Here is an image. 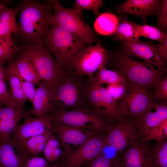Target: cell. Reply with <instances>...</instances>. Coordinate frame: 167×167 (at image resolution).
I'll use <instances>...</instances> for the list:
<instances>
[{"mask_svg":"<svg viewBox=\"0 0 167 167\" xmlns=\"http://www.w3.org/2000/svg\"><path fill=\"white\" fill-rule=\"evenodd\" d=\"M38 85L32 103L33 108L25 112V117L32 115L39 117L48 114L55 109L51 99L50 91L48 86L41 80Z\"/></svg>","mask_w":167,"mask_h":167,"instance_id":"obj_19","label":"cell"},{"mask_svg":"<svg viewBox=\"0 0 167 167\" xmlns=\"http://www.w3.org/2000/svg\"><path fill=\"white\" fill-rule=\"evenodd\" d=\"M155 99L153 92L128 81L125 94L117 103L120 119L127 118L135 122Z\"/></svg>","mask_w":167,"mask_h":167,"instance_id":"obj_7","label":"cell"},{"mask_svg":"<svg viewBox=\"0 0 167 167\" xmlns=\"http://www.w3.org/2000/svg\"><path fill=\"white\" fill-rule=\"evenodd\" d=\"M18 11L16 7L13 9L8 8L0 4V22L8 24L17 29L16 15Z\"/></svg>","mask_w":167,"mask_h":167,"instance_id":"obj_33","label":"cell"},{"mask_svg":"<svg viewBox=\"0 0 167 167\" xmlns=\"http://www.w3.org/2000/svg\"><path fill=\"white\" fill-rule=\"evenodd\" d=\"M21 49L27 55L49 89L56 82L62 70L51 54L43 45L22 43Z\"/></svg>","mask_w":167,"mask_h":167,"instance_id":"obj_9","label":"cell"},{"mask_svg":"<svg viewBox=\"0 0 167 167\" xmlns=\"http://www.w3.org/2000/svg\"><path fill=\"white\" fill-rule=\"evenodd\" d=\"M51 122V129L60 141L65 153L80 147L96 132L58 122Z\"/></svg>","mask_w":167,"mask_h":167,"instance_id":"obj_13","label":"cell"},{"mask_svg":"<svg viewBox=\"0 0 167 167\" xmlns=\"http://www.w3.org/2000/svg\"><path fill=\"white\" fill-rule=\"evenodd\" d=\"M20 51V48L17 46L0 47V64L4 65L6 62L13 60Z\"/></svg>","mask_w":167,"mask_h":167,"instance_id":"obj_35","label":"cell"},{"mask_svg":"<svg viewBox=\"0 0 167 167\" xmlns=\"http://www.w3.org/2000/svg\"><path fill=\"white\" fill-rule=\"evenodd\" d=\"M11 45H8L3 39L0 37V47H5Z\"/></svg>","mask_w":167,"mask_h":167,"instance_id":"obj_45","label":"cell"},{"mask_svg":"<svg viewBox=\"0 0 167 167\" xmlns=\"http://www.w3.org/2000/svg\"><path fill=\"white\" fill-rule=\"evenodd\" d=\"M28 158L16 153L11 143L0 141V167H23Z\"/></svg>","mask_w":167,"mask_h":167,"instance_id":"obj_23","label":"cell"},{"mask_svg":"<svg viewBox=\"0 0 167 167\" xmlns=\"http://www.w3.org/2000/svg\"><path fill=\"white\" fill-rule=\"evenodd\" d=\"M62 153V151L60 147L55 148L52 154L51 162L56 161L61 155Z\"/></svg>","mask_w":167,"mask_h":167,"instance_id":"obj_44","label":"cell"},{"mask_svg":"<svg viewBox=\"0 0 167 167\" xmlns=\"http://www.w3.org/2000/svg\"><path fill=\"white\" fill-rule=\"evenodd\" d=\"M101 100L99 112L102 114L109 122H113L120 119L117 106L114 103L107 90L100 86Z\"/></svg>","mask_w":167,"mask_h":167,"instance_id":"obj_26","label":"cell"},{"mask_svg":"<svg viewBox=\"0 0 167 167\" xmlns=\"http://www.w3.org/2000/svg\"><path fill=\"white\" fill-rule=\"evenodd\" d=\"M54 165H55L56 166H57L58 167H62V166L61 165H57V164H55Z\"/></svg>","mask_w":167,"mask_h":167,"instance_id":"obj_46","label":"cell"},{"mask_svg":"<svg viewBox=\"0 0 167 167\" xmlns=\"http://www.w3.org/2000/svg\"><path fill=\"white\" fill-rule=\"evenodd\" d=\"M122 42L125 54L140 58L160 71H166L165 62L158 53L156 45L151 42H143L140 40Z\"/></svg>","mask_w":167,"mask_h":167,"instance_id":"obj_14","label":"cell"},{"mask_svg":"<svg viewBox=\"0 0 167 167\" xmlns=\"http://www.w3.org/2000/svg\"><path fill=\"white\" fill-rule=\"evenodd\" d=\"M139 36H144L148 38L162 43L167 40V34L164 33L160 29L144 23L139 24L138 28Z\"/></svg>","mask_w":167,"mask_h":167,"instance_id":"obj_29","label":"cell"},{"mask_svg":"<svg viewBox=\"0 0 167 167\" xmlns=\"http://www.w3.org/2000/svg\"><path fill=\"white\" fill-rule=\"evenodd\" d=\"M35 84L29 81L23 80L22 83V87L24 95L27 100L32 103L36 95L37 88Z\"/></svg>","mask_w":167,"mask_h":167,"instance_id":"obj_41","label":"cell"},{"mask_svg":"<svg viewBox=\"0 0 167 167\" xmlns=\"http://www.w3.org/2000/svg\"><path fill=\"white\" fill-rule=\"evenodd\" d=\"M23 167H49V166L45 159L40 156H36L28 157Z\"/></svg>","mask_w":167,"mask_h":167,"instance_id":"obj_42","label":"cell"},{"mask_svg":"<svg viewBox=\"0 0 167 167\" xmlns=\"http://www.w3.org/2000/svg\"><path fill=\"white\" fill-rule=\"evenodd\" d=\"M160 2L158 24L162 30H166L167 28V1L162 0Z\"/></svg>","mask_w":167,"mask_h":167,"instance_id":"obj_40","label":"cell"},{"mask_svg":"<svg viewBox=\"0 0 167 167\" xmlns=\"http://www.w3.org/2000/svg\"><path fill=\"white\" fill-rule=\"evenodd\" d=\"M160 2L157 0H128L117 7L118 14H129L144 19L159 12Z\"/></svg>","mask_w":167,"mask_h":167,"instance_id":"obj_18","label":"cell"},{"mask_svg":"<svg viewBox=\"0 0 167 167\" xmlns=\"http://www.w3.org/2000/svg\"><path fill=\"white\" fill-rule=\"evenodd\" d=\"M112 123L107 127L106 141L107 145L117 152H123L140 137L138 127L134 121L123 118Z\"/></svg>","mask_w":167,"mask_h":167,"instance_id":"obj_10","label":"cell"},{"mask_svg":"<svg viewBox=\"0 0 167 167\" xmlns=\"http://www.w3.org/2000/svg\"><path fill=\"white\" fill-rule=\"evenodd\" d=\"M118 22V18L109 13L101 14L94 24L95 31L102 35H109L115 32Z\"/></svg>","mask_w":167,"mask_h":167,"instance_id":"obj_27","label":"cell"},{"mask_svg":"<svg viewBox=\"0 0 167 167\" xmlns=\"http://www.w3.org/2000/svg\"><path fill=\"white\" fill-rule=\"evenodd\" d=\"M58 147H59V140L53 133L47 140L43 152L48 162H51L52 152L55 148Z\"/></svg>","mask_w":167,"mask_h":167,"instance_id":"obj_39","label":"cell"},{"mask_svg":"<svg viewBox=\"0 0 167 167\" xmlns=\"http://www.w3.org/2000/svg\"><path fill=\"white\" fill-rule=\"evenodd\" d=\"M118 18L114 39L123 41L135 42L140 40L138 33L139 24L132 22L125 16Z\"/></svg>","mask_w":167,"mask_h":167,"instance_id":"obj_22","label":"cell"},{"mask_svg":"<svg viewBox=\"0 0 167 167\" xmlns=\"http://www.w3.org/2000/svg\"><path fill=\"white\" fill-rule=\"evenodd\" d=\"M109 59V52L99 43L89 45L72 57L65 68L77 75H87L92 81L94 73L105 66Z\"/></svg>","mask_w":167,"mask_h":167,"instance_id":"obj_8","label":"cell"},{"mask_svg":"<svg viewBox=\"0 0 167 167\" xmlns=\"http://www.w3.org/2000/svg\"><path fill=\"white\" fill-rule=\"evenodd\" d=\"M90 81L87 75L62 69L56 82L49 89L55 109L68 110L90 106L88 95Z\"/></svg>","mask_w":167,"mask_h":167,"instance_id":"obj_2","label":"cell"},{"mask_svg":"<svg viewBox=\"0 0 167 167\" xmlns=\"http://www.w3.org/2000/svg\"><path fill=\"white\" fill-rule=\"evenodd\" d=\"M16 8L19 22L15 34L22 43L43 45L49 31L52 6L33 0H23Z\"/></svg>","mask_w":167,"mask_h":167,"instance_id":"obj_1","label":"cell"},{"mask_svg":"<svg viewBox=\"0 0 167 167\" xmlns=\"http://www.w3.org/2000/svg\"><path fill=\"white\" fill-rule=\"evenodd\" d=\"M150 167H167V141H156L150 146Z\"/></svg>","mask_w":167,"mask_h":167,"instance_id":"obj_28","label":"cell"},{"mask_svg":"<svg viewBox=\"0 0 167 167\" xmlns=\"http://www.w3.org/2000/svg\"><path fill=\"white\" fill-rule=\"evenodd\" d=\"M91 81L99 86L105 84H125L128 83L127 80L122 75L114 70L108 69L105 66L98 70Z\"/></svg>","mask_w":167,"mask_h":167,"instance_id":"obj_25","label":"cell"},{"mask_svg":"<svg viewBox=\"0 0 167 167\" xmlns=\"http://www.w3.org/2000/svg\"><path fill=\"white\" fill-rule=\"evenodd\" d=\"M16 126L11 135V144L16 150L23 142L51 129L52 122L48 114L35 117L26 116Z\"/></svg>","mask_w":167,"mask_h":167,"instance_id":"obj_12","label":"cell"},{"mask_svg":"<svg viewBox=\"0 0 167 167\" xmlns=\"http://www.w3.org/2000/svg\"><path fill=\"white\" fill-rule=\"evenodd\" d=\"M12 60L9 62L6 66L4 68L6 78L9 83V92L11 97L19 108L24 109L27 100L22 87V83L24 79L15 67Z\"/></svg>","mask_w":167,"mask_h":167,"instance_id":"obj_20","label":"cell"},{"mask_svg":"<svg viewBox=\"0 0 167 167\" xmlns=\"http://www.w3.org/2000/svg\"><path fill=\"white\" fill-rule=\"evenodd\" d=\"M166 119L167 101L155 99L135 122L140 137L144 139L152 128Z\"/></svg>","mask_w":167,"mask_h":167,"instance_id":"obj_15","label":"cell"},{"mask_svg":"<svg viewBox=\"0 0 167 167\" xmlns=\"http://www.w3.org/2000/svg\"><path fill=\"white\" fill-rule=\"evenodd\" d=\"M12 61L20 75L24 80L30 82L35 85L38 84L41 80V76L24 51L21 49L19 54Z\"/></svg>","mask_w":167,"mask_h":167,"instance_id":"obj_21","label":"cell"},{"mask_svg":"<svg viewBox=\"0 0 167 167\" xmlns=\"http://www.w3.org/2000/svg\"><path fill=\"white\" fill-rule=\"evenodd\" d=\"M53 133L52 129H47L41 134L30 138L21 143L16 150L17 153L29 157L33 156L37 147L46 143Z\"/></svg>","mask_w":167,"mask_h":167,"instance_id":"obj_24","label":"cell"},{"mask_svg":"<svg viewBox=\"0 0 167 167\" xmlns=\"http://www.w3.org/2000/svg\"><path fill=\"white\" fill-rule=\"evenodd\" d=\"M96 132L84 144L65 153L63 167H82L103 153L107 145L105 137Z\"/></svg>","mask_w":167,"mask_h":167,"instance_id":"obj_11","label":"cell"},{"mask_svg":"<svg viewBox=\"0 0 167 167\" xmlns=\"http://www.w3.org/2000/svg\"><path fill=\"white\" fill-rule=\"evenodd\" d=\"M74 4L75 8L79 11L90 10L95 15L98 14L100 7L104 6L101 0H76Z\"/></svg>","mask_w":167,"mask_h":167,"instance_id":"obj_34","label":"cell"},{"mask_svg":"<svg viewBox=\"0 0 167 167\" xmlns=\"http://www.w3.org/2000/svg\"><path fill=\"white\" fill-rule=\"evenodd\" d=\"M25 116L23 109L0 107V141L11 143L12 134Z\"/></svg>","mask_w":167,"mask_h":167,"instance_id":"obj_17","label":"cell"},{"mask_svg":"<svg viewBox=\"0 0 167 167\" xmlns=\"http://www.w3.org/2000/svg\"><path fill=\"white\" fill-rule=\"evenodd\" d=\"M48 115L52 121L99 133L106 132L109 123L102 114L89 107L68 110L55 109Z\"/></svg>","mask_w":167,"mask_h":167,"instance_id":"obj_6","label":"cell"},{"mask_svg":"<svg viewBox=\"0 0 167 167\" xmlns=\"http://www.w3.org/2000/svg\"><path fill=\"white\" fill-rule=\"evenodd\" d=\"M88 164V167H122L120 161L118 158H110L103 153Z\"/></svg>","mask_w":167,"mask_h":167,"instance_id":"obj_32","label":"cell"},{"mask_svg":"<svg viewBox=\"0 0 167 167\" xmlns=\"http://www.w3.org/2000/svg\"><path fill=\"white\" fill-rule=\"evenodd\" d=\"M114 65V70L122 75L128 81L149 91H152L166 73L144 62L135 60L124 53L116 56Z\"/></svg>","mask_w":167,"mask_h":167,"instance_id":"obj_4","label":"cell"},{"mask_svg":"<svg viewBox=\"0 0 167 167\" xmlns=\"http://www.w3.org/2000/svg\"><path fill=\"white\" fill-rule=\"evenodd\" d=\"M54 10L52 15L51 24L60 26L90 45L93 42L99 43L98 37L84 19L82 12L77 8H67L57 0H47Z\"/></svg>","mask_w":167,"mask_h":167,"instance_id":"obj_5","label":"cell"},{"mask_svg":"<svg viewBox=\"0 0 167 167\" xmlns=\"http://www.w3.org/2000/svg\"><path fill=\"white\" fill-rule=\"evenodd\" d=\"M17 29L10 25L0 22V37L9 45L17 46L11 34H15Z\"/></svg>","mask_w":167,"mask_h":167,"instance_id":"obj_36","label":"cell"},{"mask_svg":"<svg viewBox=\"0 0 167 167\" xmlns=\"http://www.w3.org/2000/svg\"><path fill=\"white\" fill-rule=\"evenodd\" d=\"M128 83L125 84L108 85L105 88L117 107V102L124 95Z\"/></svg>","mask_w":167,"mask_h":167,"instance_id":"obj_37","label":"cell"},{"mask_svg":"<svg viewBox=\"0 0 167 167\" xmlns=\"http://www.w3.org/2000/svg\"><path fill=\"white\" fill-rule=\"evenodd\" d=\"M149 144L141 137L136 139L123 154L122 167H150Z\"/></svg>","mask_w":167,"mask_h":167,"instance_id":"obj_16","label":"cell"},{"mask_svg":"<svg viewBox=\"0 0 167 167\" xmlns=\"http://www.w3.org/2000/svg\"><path fill=\"white\" fill-rule=\"evenodd\" d=\"M153 92L154 97L156 99L167 101V76H164L155 85Z\"/></svg>","mask_w":167,"mask_h":167,"instance_id":"obj_38","label":"cell"},{"mask_svg":"<svg viewBox=\"0 0 167 167\" xmlns=\"http://www.w3.org/2000/svg\"><path fill=\"white\" fill-rule=\"evenodd\" d=\"M167 139V119L152 128L143 139L148 142L151 140L161 141Z\"/></svg>","mask_w":167,"mask_h":167,"instance_id":"obj_31","label":"cell"},{"mask_svg":"<svg viewBox=\"0 0 167 167\" xmlns=\"http://www.w3.org/2000/svg\"><path fill=\"white\" fill-rule=\"evenodd\" d=\"M89 45L62 27L53 24H51L43 43L62 69L65 68L71 58Z\"/></svg>","mask_w":167,"mask_h":167,"instance_id":"obj_3","label":"cell"},{"mask_svg":"<svg viewBox=\"0 0 167 167\" xmlns=\"http://www.w3.org/2000/svg\"><path fill=\"white\" fill-rule=\"evenodd\" d=\"M3 66V64H0V107L5 105L11 108H19L8 90Z\"/></svg>","mask_w":167,"mask_h":167,"instance_id":"obj_30","label":"cell"},{"mask_svg":"<svg viewBox=\"0 0 167 167\" xmlns=\"http://www.w3.org/2000/svg\"><path fill=\"white\" fill-rule=\"evenodd\" d=\"M158 53L165 62L167 59V40L156 45Z\"/></svg>","mask_w":167,"mask_h":167,"instance_id":"obj_43","label":"cell"}]
</instances>
